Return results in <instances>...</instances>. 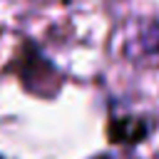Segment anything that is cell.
Masks as SVG:
<instances>
[{
    "instance_id": "cell-1",
    "label": "cell",
    "mask_w": 159,
    "mask_h": 159,
    "mask_svg": "<svg viewBox=\"0 0 159 159\" xmlns=\"http://www.w3.org/2000/svg\"><path fill=\"white\" fill-rule=\"evenodd\" d=\"M94 159H109V157H94Z\"/></svg>"
}]
</instances>
